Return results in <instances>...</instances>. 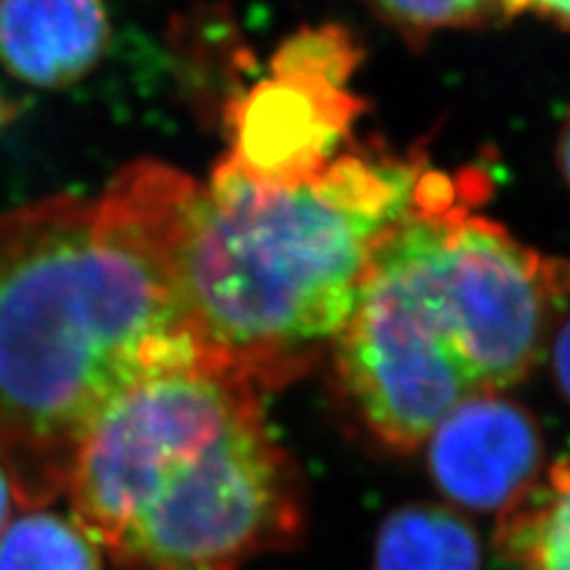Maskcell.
Returning a JSON list of instances; mask_svg holds the SVG:
<instances>
[{
	"label": "cell",
	"mask_w": 570,
	"mask_h": 570,
	"mask_svg": "<svg viewBox=\"0 0 570 570\" xmlns=\"http://www.w3.org/2000/svg\"><path fill=\"white\" fill-rule=\"evenodd\" d=\"M0 570H102V549L75 515L31 509L0 532Z\"/></svg>",
	"instance_id": "obj_10"
},
{
	"label": "cell",
	"mask_w": 570,
	"mask_h": 570,
	"mask_svg": "<svg viewBox=\"0 0 570 570\" xmlns=\"http://www.w3.org/2000/svg\"><path fill=\"white\" fill-rule=\"evenodd\" d=\"M65 494L119 570H240L305 523L299 475L259 390L200 360L121 390Z\"/></svg>",
	"instance_id": "obj_3"
},
{
	"label": "cell",
	"mask_w": 570,
	"mask_h": 570,
	"mask_svg": "<svg viewBox=\"0 0 570 570\" xmlns=\"http://www.w3.org/2000/svg\"><path fill=\"white\" fill-rule=\"evenodd\" d=\"M557 285L551 266L507 228L471 209L450 219L442 245V291L483 395H499L523 381L538 362Z\"/></svg>",
	"instance_id": "obj_5"
},
{
	"label": "cell",
	"mask_w": 570,
	"mask_h": 570,
	"mask_svg": "<svg viewBox=\"0 0 570 570\" xmlns=\"http://www.w3.org/2000/svg\"><path fill=\"white\" fill-rule=\"evenodd\" d=\"M107 43L102 0H0V62L24 83H75L98 65Z\"/></svg>",
	"instance_id": "obj_7"
},
{
	"label": "cell",
	"mask_w": 570,
	"mask_h": 570,
	"mask_svg": "<svg viewBox=\"0 0 570 570\" xmlns=\"http://www.w3.org/2000/svg\"><path fill=\"white\" fill-rule=\"evenodd\" d=\"M423 155L350 140L297 178L224 155L195 181L176 249V307L200 362L281 387L333 345L385 236L416 205Z\"/></svg>",
	"instance_id": "obj_2"
},
{
	"label": "cell",
	"mask_w": 570,
	"mask_h": 570,
	"mask_svg": "<svg viewBox=\"0 0 570 570\" xmlns=\"http://www.w3.org/2000/svg\"><path fill=\"white\" fill-rule=\"evenodd\" d=\"M488 193L478 169H428L416 205L376 249L333 343L345 392L392 450H416L454 406L483 395L444 302L442 243L454 214Z\"/></svg>",
	"instance_id": "obj_4"
},
{
	"label": "cell",
	"mask_w": 570,
	"mask_h": 570,
	"mask_svg": "<svg viewBox=\"0 0 570 570\" xmlns=\"http://www.w3.org/2000/svg\"><path fill=\"white\" fill-rule=\"evenodd\" d=\"M511 17L532 12L542 20L570 29V0H509Z\"/></svg>",
	"instance_id": "obj_12"
},
{
	"label": "cell",
	"mask_w": 570,
	"mask_h": 570,
	"mask_svg": "<svg viewBox=\"0 0 570 570\" xmlns=\"http://www.w3.org/2000/svg\"><path fill=\"white\" fill-rule=\"evenodd\" d=\"M554 376L566 400L570 402V318L559 331L554 343Z\"/></svg>",
	"instance_id": "obj_13"
},
{
	"label": "cell",
	"mask_w": 570,
	"mask_h": 570,
	"mask_svg": "<svg viewBox=\"0 0 570 570\" xmlns=\"http://www.w3.org/2000/svg\"><path fill=\"white\" fill-rule=\"evenodd\" d=\"M425 442L438 488L473 511L509 507L534 483L542 461L538 423L494 392L454 406Z\"/></svg>",
	"instance_id": "obj_6"
},
{
	"label": "cell",
	"mask_w": 570,
	"mask_h": 570,
	"mask_svg": "<svg viewBox=\"0 0 570 570\" xmlns=\"http://www.w3.org/2000/svg\"><path fill=\"white\" fill-rule=\"evenodd\" d=\"M381 20L421 41L442 29H473L511 20L509 0H366Z\"/></svg>",
	"instance_id": "obj_11"
},
{
	"label": "cell",
	"mask_w": 570,
	"mask_h": 570,
	"mask_svg": "<svg viewBox=\"0 0 570 570\" xmlns=\"http://www.w3.org/2000/svg\"><path fill=\"white\" fill-rule=\"evenodd\" d=\"M193 186L140 159L96 200L52 195L0 214V469L20 509L67 492L121 390L200 360L174 285Z\"/></svg>",
	"instance_id": "obj_1"
},
{
	"label": "cell",
	"mask_w": 570,
	"mask_h": 570,
	"mask_svg": "<svg viewBox=\"0 0 570 570\" xmlns=\"http://www.w3.org/2000/svg\"><path fill=\"white\" fill-rule=\"evenodd\" d=\"M14 509H20V504H17V497L8 475L3 473V469H0V532H3L6 525L12 521Z\"/></svg>",
	"instance_id": "obj_14"
},
{
	"label": "cell",
	"mask_w": 570,
	"mask_h": 570,
	"mask_svg": "<svg viewBox=\"0 0 570 570\" xmlns=\"http://www.w3.org/2000/svg\"><path fill=\"white\" fill-rule=\"evenodd\" d=\"M499 549L523 570H570V459L502 509Z\"/></svg>",
	"instance_id": "obj_8"
},
{
	"label": "cell",
	"mask_w": 570,
	"mask_h": 570,
	"mask_svg": "<svg viewBox=\"0 0 570 570\" xmlns=\"http://www.w3.org/2000/svg\"><path fill=\"white\" fill-rule=\"evenodd\" d=\"M376 570H480V544L471 525L448 509L402 507L381 525Z\"/></svg>",
	"instance_id": "obj_9"
},
{
	"label": "cell",
	"mask_w": 570,
	"mask_h": 570,
	"mask_svg": "<svg viewBox=\"0 0 570 570\" xmlns=\"http://www.w3.org/2000/svg\"><path fill=\"white\" fill-rule=\"evenodd\" d=\"M557 163L561 169V176L566 178V184L570 188V112L563 119V127L559 134V142H557Z\"/></svg>",
	"instance_id": "obj_15"
}]
</instances>
